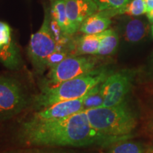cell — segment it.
Listing matches in <instances>:
<instances>
[{
	"label": "cell",
	"instance_id": "obj_1",
	"mask_svg": "<svg viewBox=\"0 0 153 153\" xmlns=\"http://www.w3.org/2000/svg\"><path fill=\"white\" fill-rule=\"evenodd\" d=\"M20 138L30 146L76 148L92 145L104 148L129 139L99 133L89 123L85 111L56 120H28L23 123Z\"/></svg>",
	"mask_w": 153,
	"mask_h": 153
},
{
	"label": "cell",
	"instance_id": "obj_2",
	"mask_svg": "<svg viewBox=\"0 0 153 153\" xmlns=\"http://www.w3.org/2000/svg\"><path fill=\"white\" fill-rule=\"evenodd\" d=\"M112 72L106 67H101L57 85L43 86L41 92L34 99V105L41 110L60 101L82 98L104 82Z\"/></svg>",
	"mask_w": 153,
	"mask_h": 153
},
{
	"label": "cell",
	"instance_id": "obj_3",
	"mask_svg": "<svg viewBox=\"0 0 153 153\" xmlns=\"http://www.w3.org/2000/svg\"><path fill=\"white\" fill-rule=\"evenodd\" d=\"M94 128L104 135L130 138L137 125L136 116L126 99L110 107H97L85 110Z\"/></svg>",
	"mask_w": 153,
	"mask_h": 153
},
{
	"label": "cell",
	"instance_id": "obj_4",
	"mask_svg": "<svg viewBox=\"0 0 153 153\" xmlns=\"http://www.w3.org/2000/svg\"><path fill=\"white\" fill-rule=\"evenodd\" d=\"M51 12L46 11L43 24L30 36L28 55L31 64L38 74H43L48 68L47 61L50 55L57 50L56 41L50 26Z\"/></svg>",
	"mask_w": 153,
	"mask_h": 153
},
{
	"label": "cell",
	"instance_id": "obj_5",
	"mask_svg": "<svg viewBox=\"0 0 153 153\" xmlns=\"http://www.w3.org/2000/svg\"><path fill=\"white\" fill-rule=\"evenodd\" d=\"M28 103L27 94L19 80L13 76L0 75V122L20 114Z\"/></svg>",
	"mask_w": 153,
	"mask_h": 153
},
{
	"label": "cell",
	"instance_id": "obj_6",
	"mask_svg": "<svg viewBox=\"0 0 153 153\" xmlns=\"http://www.w3.org/2000/svg\"><path fill=\"white\" fill-rule=\"evenodd\" d=\"M98 58L93 55H71L50 69L44 86H55L95 69Z\"/></svg>",
	"mask_w": 153,
	"mask_h": 153
},
{
	"label": "cell",
	"instance_id": "obj_7",
	"mask_svg": "<svg viewBox=\"0 0 153 153\" xmlns=\"http://www.w3.org/2000/svg\"><path fill=\"white\" fill-rule=\"evenodd\" d=\"M134 73L123 70L112 72L101 84V91L104 97V107L114 106L126 100L133 85Z\"/></svg>",
	"mask_w": 153,
	"mask_h": 153
},
{
	"label": "cell",
	"instance_id": "obj_8",
	"mask_svg": "<svg viewBox=\"0 0 153 153\" xmlns=\"http://www.w3.org/2000/svg\"><path fill=\"white\" fill-rule=\"evenodd\" d=\"M0 62L12 70H18L22 65L19 48L12 39L10 26L1 22H0Z\"/></svg>",
	"mask_w": 153,
	"mask_h": 153
},
{
	"label": "cell",
	"instance_id": "obj_9",
	"mask_svg": "<svg viewBox=\"0 0 153 153\" xmlns=\"http://www.w3.org/2000/svg\"><path fill=\"white\" fill-rule=\"evenodd\" d=\"M85 97L73 100L60 101L39 110L33 114L30 120L33 121L56 120L82 111H84Z\"/></svg>",
	"mask_w": 153,
	"mask_h": 153
},
{
	"label": "cell",
	"instance_id": "obj_10",
	"mask_svg": "<svg viewBox=\"0 0 153 153\" xmlns=\"http://www.w3.org/2000/svg\"><path fill=\"white\" fill-rule=\"evenodd\" d=\"M72 33L74 35L87 17L98 11L93 0H64Z\"/></svg>",
	"mask_w": 153,
	"mask_h": 153
},
{
	"label": "cell",
	"instance_id": "obj_11",
	"mask_svg": "<svg viewBox=\"0 0 153 153\" xmlns=\"http://www.w3.org/2000/svg\"><path fill=\"white\" fill-rule=\"evenodd\" d=\"M148 19L139 16H126L120 22V32L125 41L135 43L146 37L150 30Z\"/></svg>",
	"mask_w": 153,
	"mask_h": 153
},
{
	"label": "cell",
	"instance_id": "obj_12",
	"mask_svg": "<svg viewBox=\"0 0 153 153\" xmlns=\"http://www.w3.org/2000/svg\"><path fill=\"white\" fill-rule=\"evenodd\" d=\"M105 32L106 30L97 34H85L74 38V48L71 55H97L101 40L105 35Z\"/></svg>",
	"mask_w": 153,
	"mask_h": 153
},
{
	"label": "cell",
	"instance_id": "obj_13",
	"mask_svg": "<svg viewBox=\"0 0 153 153\" xmlns=\"http://www.w3.org/2000/svg\"><path fill=\"white\" fill-rule=\"evenodd\" d=\"M109 16L103 11H97L84 21L79 30L84 34H97L108 29L111 24Z\"/></svg>",
	"mask_w": 153,
	"mask_h": 153
},
{
	"label": "cell",
	"instance_id": "obj_14",
	"mask_svg": "<svg viewBox=\"0 0 153 153\" xmlns=\"http://www.w3.org/2000/svg\"><path fill=\"white\" fill-rule=\"evenodd\" d=\"M51 16L66 35L74 36L67 14L64 0H53L51 4Z\"/></svg>",
	"mask_w": 153,
	"mask_h": 153
},
{
	"label": "cell",
	"instance_id": "obj_15",
	"mask_svg": "<svg viewBox=\"0 0 153 153\" xmlns=\"http://www.w3.org/2000/svg\"><path fill=\"white\" fill-rule=\"evenodd\" d=\"M119 43V36L116 30L107 29L105 35L101 40L97 55L100 56H107L116 53Z\"/></svg>",
	"mask_w": 153,
	"mask_h": 153
},
{
	"label": "cell",
	"instance_id": "obj_16",
	"mask_svg": "<svg viewBox=\"0 0 153 153\" xmlns=\"http://www.w3.org/2000/svg\"><path fill=\"white\" fill-rule=\"evenodd\" d=\"M100 153H145L144 146L140 143L128 140L115 143L102 148Z\"/></svg>",
	"mask_w": 153,
	"mask_h": 153
},
{
	"label": "cell",
	"instance_id": "obj_17",
	"mask_svg": "<svg viewBox=\"0 0 153 153\" xmlns=\"http://www.w3.org/2000/svg\"><path fill=\"white\" fill-rule=\"evenodd\" d=\"M104 97L101 91V85L94 87L85 95L84 99V111L103 106Z\"/></svg>",
	"mask_w": 153,
	"mask_h": 153
},
{
	"label": "cell",
	"instance_id": "obj_18",
	"mask_svg": "<svg viewBox=\"0 0 153 153\" xmlns=\"http://www.w3.org/2000/svg\"><path fill=\"white\" fill-rule=\"evenodd\" d=\"M98 7V11L123 7L132 0H93Z\"/></svg>",
	"mask_w": 153,
	"mask_h": 153
},
{
	"label": "cell",
	"instance_id": "obj_19",
	"mask_svg": "<svg viewBox=\"0 0 153 153\" xmlns=\"http://www.w3.org/2000/svg\"><path fill=\"white\" fill-rule=\"evenodd\" d=\"M69 54L68 52L65 51H61V50H56L54 53L50 55L47 61L48 68L51 69L55 67L59 63L62 62L63 60L68 57Z\"/></svg>",
	"mask_w": 153,
	"mask_h": 153
},
{
	"label": "cell",
	"instance_id": "obj_20",
	"mask_svg": "<svg viewBox=\"0 0 153 153\" xmlns=\"http://www.w3.org/2000/svg\"><path fill=\"white\" fill-rule=\"evenodd\" d=\"M146 17L148 19L149 23L153 25V9L147 11Z\"/></svg>",
	"mask_w": 153,
	"mask_h": 153
},
{
	"label": "cell",
	"instance_id": "obj_21",
	"mask_svg": "<svg viewBox=\"0 0 153 153\" xmlns=\"http://www.w3.org/2000/svg\"><path fill=\"white\" fill-rule=\"evenodd\" d=\"M145 1L146 3L148 11L153 9V0H145Z\"/></svg>",
	"mask_w": 153,
	"mask_h": 153
},
{
	"label": "cell",
	"instance_id": "obj_22",
	"mask_svg": "<svg viewBox=\"0 0 153 153\" xmlns=\"http://www.w3.org/2000/svg\"><path fill=\"white\" fill-rule=\"evenodd\" d=\"M26 153H57V152H47V151H43V150H33L30 151V152H27Z\"/></svg>",
	"mask_w": 153,
	"mask_h": 153
},
{
	"label": "cell",
	"instance_id": "obj_23",
	"mask_svg": "<svg viewBox=\"0 0 153 153\" xmlns=\"http://www.w3.org/2000/svg\"><path fill=\"white\" fill-rule=\"evenodd\" d=\"M150 29H151V33H152V38H153V25L150 26Z\"/></svg>",
	"mask_w": 153,
	"mask_h": 153
},
{
	"label": "cell",
	"instance_id": "obj_24",
	"mask_svg": "<svg viewBox=\"0 0 153 153\" xmlns=\"http://www.w3.org/2000/svg\"><path fill=\"white\" fill-rule=\"evenodd\" d=\"M147 153H153V151H150V152H147Z\"/></svg>",
	"mask_w": 153,
	"mask_h": 153
},
{
	"label": "cell",
	"instance_id": "obj_25",
	"mask_svg": "<svg viewBox=\"0 0 153 153\" xmlns=\"http://www.w3.org/2000/svg\"><path fill=\"white\" fill-rule=\"evenodd\" d=\"M57 153H66V152H57Z\"/></svg>",
	"mask_w": 153,
	"mask_h": 153
}]
</instances>
